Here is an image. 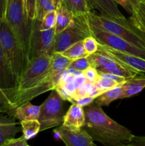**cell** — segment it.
Returning <instances> with one entry per match:
<instances>
[{"instance_id":"obj_1","label":"cell","mask_w":145,"mask_h":146,"mask_svg":"<svg viewBox=\"0 0 145 146\" xmlns=\"http://www.w3.org/2000/svg\"><path fill=\"white\" fill-rule=\"evenodd\" d=\"M85 121L82 129L94 141L107 146H127L134 135L129 129L108 116L95 103L84 107Z\"/></svg>"},{"instance_id":"obj_2","label":"cell","mask_w":145,"mask_h":146,"mask_svg":"<svg viewBox=\"0 0 145 146\" xmlns=\"http://www.w3.org/2000/svg\"><path fill=\"white\" fill-rule=\"evenodd\" d=\"M4 19L25 52L28 61L33 21L27 16L24 0H7Z\"/></svg>"},{"instance_id":"obj_3","label":"cell","mask_w":145,"mask_h":146,"mask_svg":"<svg viewBox=\"0 0 145 146\" xmlns=\"http://www.w3.org/2000/svg\"><path fill=\"white\" fill-rule=\"evenodd\" d=\"M0 45L17 84L28 61L21 44L4 19H0Z\"/></svg>"},{"instance_id":"obj_4","label":"cell","mask_w":145,"mask_h":146,"mask_svg":"<svg viewBox=\"0 0 145 146\" xmlns=\"http://www.w3.org/2000/svg\"><path fill=\"white\" fill-rule=\"evenodd\" d=\"M85 17L88 24L126 39L145 51V34L135 28L132 24H122L92 11L86 14Z\"/></svg>"},{"instance_id":"obj_5","label":"cell","mask_w":145,"mask_h":146,"mask_svg":"<svg viewBox=\"0 0 145 146\" xmlns=\"http://www.w3.org/2000/svg\"><path fill=\"white\" fill-rule=\"evenodd\" d=\"M90 33L85 15L74 16L72 22L62 32L55 34L52 44L46 52L51 56L55 53H62L78 41L90 36Z\"/></svg>"},{"instance_id":"obj_6","label":"cell","mask_w":145,"mask_h":146,"mask_svg":"<svg viewBox=\"0 0 145 146\" xmlns=\"http://www.w3.org/2000/svg\"><path fill=\"white\" fill-rule=\"evenodd\" d=\"M64 101L56 90H51L49 96L40 106L38 121L41 124V131L62 125L65 114Z\"/></svg>"},{"instance_id":"obj_7","label":"cell","mask_w":145,"mask_h":146,"mask_svg":"<svg viewBox=\"0 0 145 146\" xmlns=\"http://www.w3.org/2000/svg\"><path fill=\"white\" fill-rule=\"evenodd\" d=\"M50 61L51 56L44 54L28 61L16 86L15 96L31 88L47 75Z\"/></svg>"},{"instance_id":"obj_8","label":"cell","mask_w":145,"mask_h":146,"mask_svg":"<svg viewBox=\"0 0 145 146\" xmlns=\"http://www.w3.org/2000/svg\"><path fill=\"white\" fill-rule=\"evenodd\" d=\"M90 35L98 41L99 44L107 46L110 48L127 54H132L145 59V51L139 48L126 39L104 31L98 27L88 24Z\"/></svg>"},{"instance_id":"obj_9","label":"cell","mask_w":145,"mask_h":146,"mask_svg":"<svg viewBox=\"0 0 145 146\" xmlns=\"http://www.w3.org/2000/svg\"><path fill=\"white\" fill-rule=\"evenodd\" d=\"M64 72L65 71L62 72H57L49 67L48 73L43 79L36 83L31 88L14 96L13 103L16 108L24 103L31 101L44 93L55 89V87L59 84L60 80Z\"/></svg>"},{"instance_id":"obj_10","label":"cell","mask_w":145,"mask_h":146,"mask_svg":"<svg viewBox=\"0 0 145 146\" xmlns=\"http://www.w3.org/2000/svg\"><path fill=\"white\" fill-rule=\"evenodd\" d=\"M41 21L34 19L31 29L28 52V61L46 54L55 36V28L48 30L40 29ZM28 63V62H27Z\"/></svg>"},{"instance_id":"obj_11","label":"cell","mask_w":145,"mask_h":146,"mask_svg":"<svg viewBox=\"0 0 145 146\" xmlns=\"http://www.w3.org/2000/svg\"><path fill=\"white\" fill-rule=\"evenodd\" d=\"M53 133L55 138L61 139L65 146H98L82 128L72 129L61 125L54 130Z\"/></svg>"},{"instance_id":"obj_12","label":"cell","mask_w":145,"mask_h":146,"mask_svg":"<svg viewBox=\"0 0 145 146\" xmlns=\"http://www.w3.org/2000/svg\"><path fill=\"white\" fill-rule=\"evenodd\" d=\"M98 52L103 54L111 58L137 72L145 73V59L132 54H127L110 48L107 46L98 44Z\"/></svg>"},{"instance_id":"obj_13","label":"cell","mask_w":145,"mask_h":146,"mask_svg":"<svg viewBox=\"0 0 145 146\" xmlns=\"http://www.w3.org/2000/svg\"><path fill=\"white\" fill-rule=\"evenodd\" d=\"M91 9L99 11L100 15L122 24H132L118 9L113 0H87Z\"/></svg>"},{"instance_id":"obj_14","label":"cell","mask_w":145,"mask_h":146,"mask_svg":"<svg viewBox=\"0 0 145 146\" xmlns=\"http://www.w3.org/2000/svg\"><path fill=\"white\" fill-rule=\"evenodd\" d=\"M85 114L83 107L76 104H72L64 115L62 125L72 129L82 128L85 124Z\"/></svg>"},{"instance_id":"obj_15","label":"cell","mask_w":145,"mask_h":146,"mask_svg":"<svg viewBox=\"0 0 145 146\" xmlns=\"http://www.w3.org/2000/svg\"><path fill=\"white\" fill-rule=\"evenodd\" d=\"M13 115L0 114V146L10 138H13L20 131L19 127Z\"/></svg>"},{"instance_id":"obj_16","label":"cell","mask_w":145,"mask_h":146,"mask_svg":"<svg viewBox=\"0 0 145 146\" xmlns=\"http://www.w3.org/2000/svg\"><path fill=\"white\" fill-rule=\"evenodd\" d=\"M121 99L136 95L145 88V76L137 75L132 78H128L121 84Z\"/></svg>"},{"instance_id":"obj_17","label":"cell","mask_w":145,"mask_h":146,"mask_svg":"<svg viewBox=\"0 0 145 146\" xmlns=\"http://www.w3.org/2000/svg\"><path fill=\"white\" fill-rule=\"evenodd\" d=\"M16 87L0 88V114H7L14 116L15 106L13 103L16 94Z\"/></svg>"},{"instance_id":"obj_18","label":"cell","mask_w":145,"mask_h":146,"mask_svg":"<svg viewBox=\"0 0 145 146\" xmlns=\"http://www.w3.org/2000/svg\"><path fill=\"white\" fill-rule=\"evenodd\" d=\"M16 80L10 70L0 45V88L16 87Z\"/></svg>"},{"instance_id":"obj_19","label":"cell","mask_w":145,"mask_h":146,"mask_svg":"<svg viewBox=\"0 0 145 146\" xmlns=\"http://www.w3.org/2000/svg\"><path fill=\"white\" fill-rule=\"evenodd\" d=\"M40 112V106L33 105L28 102L24 103L15 108L14 117L19 121L26 120H38Z\"/></svg>"},{"instance_id":"obj_20","label":"cell","mask_w":145,"mask_h":146,"mask_svg":"<svg viewBox=\"0 0 145 146\" xmlns=\"http://www.w3.org/2000/svg\"><path fill=\"white\" fill-rule=\"evenodd\" d=\"M55 10L56 23L55 26V34H58L70 25V24L72 22L74 15L71 11L63 5L58 7Z\"/></svg>"},{"instance_id":"obj_21","label":"cell","mask_w":145,"mask_h":146,"mask_svg":"<svg viewBox=\"0 0 145 146\" xmlns=\"http://www.w3.org/2000/svg\"><path fill=\"white\" fill-rule=\"evenodd\" d=\"M122 97V86L121 84L112 89L105 91L97 97L94 103L100 106H108L112 101L117 99H121Z\"/></svg>"},{"instance_id":"obj_22","label":"cell","mask_w":145,"mask_h":146,"mask_svg":"<svg viewBox=\"0 0 145 146\" xmlns=\"http://www.w3.org/2000/svg\"><path fill=\"white\" fill-rule=\"evenodd\" d=\"M62 5L74 16H84L92 11L87 0H63Z\"/></svg>"},{"instance_id":"obj_23","label":"cell","mask_w":145,"mask_h":146,"mask_svg":"<svg viewBox=\"0 0 145 146\" xmlns=\"http://www.w3.org/2000/svg\"><path fill=\"white\" fill-rule=\"evenodd\" d=\"M129 20L135 28L145 34V1L142 0L136 6Z\"/></svg>"},{"instance_id":"obj_24","label":"cell","mask_w":145,"mask_h":146,"mask_svg":"<svg viewBox=\"0 0 145 146\" xmlns=\"http://www.w3.org/2000/svg\"><path fill=\"white\" fill-rule=\"evenodd\" d=\"M73 60L67 58L61 53H55L51 56L49 67L57 72H62L69 68L70 64Z\"/></svg>"},{"instance_id":"obj_25","label":"cell","mask_w":145,"mask_h":146,"mask_svg":"<svg viewBox=\"0 0 145 146\" xmlns=\"http://www.w3.org/2000/svg\"><path fill=\"white\" fill-rule=\"evenodd\" d=\"M22 128L23 136L26 141L35 137L41 132V124L38 120H26L20 121Z\"/></svg>"},{"instance_id":"obj_26","label":"cell","mask_w":145,"mask_h":146,"mask_svg":"<svg viewBox=\"0 0 145 146\" xmlns=\"http://www.w3.org/2000/svg\"><path fill=\"white\" fill-rule=\"evenodd\" d=\"M61 54L71 60H75L82 57H87L88 56L84 48L83 41L75 43L66 50L63 51Z\"/></svg>"},{"instance_id":"obj_27","label":"cell","mask_w":145,"mask_h":146,"mask_svg":"<svg viewBox=\"0 0 145 146\" xmlns=\"http://www.w3.org/2000/svg\"><path fill=\"white\" fill-rule=\"evenodd\" d=\"M53 10H55V7L51 0H37L36 19L41 21L45 14Z\"/></svg>"},{"instance_id":"obj_28","label":"cell","mask_w":145,"mask_h":146,"mask_svg":"<svg viewBox=\"0 0 145 146\" xmlns=\"http://www.w3.org/2000/svg\"><path fill=\"white\" fill-rule=\"evenodd\" d=\"M119 84H119L117 81H115V80L111 79V78H107V77L100 76V78L95 83L94 86L98 89L100 90V91H103V92H105V91H108V90L112 89V88L117 86Z\"/></svg>"},{"instance_id":"obj_29","label":"cell","mask_w":145,"mask_h":146,"mask_svg":"<svg viewBox=\"0 0 145 146\" xmlns=\"http://www.w3.org/2000/svg\"><path fill=\"white\" fill-rule=\"evenodd\" d=\"M56 23V10H53L47 13L40 23V29L48 30L55 28Z\"/></svg>"},{"instance_id":"obj_30","label":"cell","mask_w":145,"mask_h":146,"mask_svg":"<svg viewBox=\"0 0 145 146\" xmlns=\"http://www.w3.org/2000/svg\"><path fill=\"white\" fill-rule=\"evenodd\" d=\"M90 66V64L88 61L87 57H82V58L73 60L70 64L69 68H71L75 71H78L80 73H82Z\"/></svg>"},{"instance_id":"obj_31","label":"cell","mask_w":145,"mask_h":146,"mask_svg":"<svg viewBox=\"0 0 145 146\" xmlns=\"http://www.w3.org/2000/svg\"><path fill=\"white\" fill-rule=\"evenodd\" d=\"M98 44L99 43L98 42V41L92 36H90L83 40L84 48L88 56L98 51Z\"/></svg>"},{"instance_id":"obj_32","label":"cell","mask_w":145,"mask_h":146,"mask_svg":"<svg viewBox=\"0 0 145 146\" xmlns=\"http://www.w3.org/2000/svg\"><path fill=\"white\" fill-rule=\"evenodd\" d=\"M115 3L122 6L129 14H132L134 9L142 0H113Z\"/></svg>"},{"instance_id":"obj_33","label":"cell","mask_w":145,"mask_h":146,"mask_svg":"<svg viewBox=\"0 0 145 146\" xmlns=\"http://www.w3.org/2000/svg\"><path fill=\"white\" fill-rule=\"evenodd\" d=\"M37 0H25V7L27 16L31 20L36 19Z\"/></svg>"},{"instance_id":"obj_34","label":"cell","mask_w":145,"mask_h":146,"mask_svg":"<svg viewBox=\"0 0 145 146\" xmlns=\"http://www.w3.org/2000/svg\"><path fill=\"white\" fill-rule=\"evenodd\" d=\"M82 74H83L84 76H85L86 81L91 83V84H95V83L98 80V78H100V75L99 74H98V71L92 66L89 67L88 69H86L85 71H83V72H82Z\"/></svg>"},{"instance_id":"obj_35","label":"cell","mask_w":145,"mask_h":146,"mask_svg":"<svg viewBox=\"0 0 145 146\" xmlns=\"http://www.w3.org/2000/svg\"><path fill=\"white\" fill-rule=\"evenodd\" d=\"M95 97L90 96H87L78 97V98H72L71 101V103L78 104V105L81 106L85 107L86 106L92 104L94 102V101H95Z\"/></svg>"},{"instance_id":"obj_36","label":"cell","mask_w":145,"mask_h":146,"mask_svg":"<svg viewBox=\"0 0 145 146\" xmlns=\"http://www.w3.org/2000/svg\"><path fill=\"white\" fill-rule=\"evenodd\" d=\"M127 146H145V136L134 135Z\"/></svg>"},{"instance_id":"obj_37","label":"cell","mask_w":145,"mask_h":146,"mask_svg":"<svg viewBox=\"0 0 145 146\" xmlns=\"http://www.w3.org/2000/svg\"><path fill=\"white\" fill-rule=\"evenodd\" d=\"M20 141H21V137H19L18 138H10V139H8L7 141H6L1 145V146H18Z\"/></svg>"},{"instance_id":"obj_38","label":"cell","mask_w":145,"mask_h":146,"mask_svg":"<svg viewBox=\"0 0 145 146\" xmlns=\"http://www.w3.org/2000/svg\"><path fill=\"white\" fill-rule=\"evenodd\" d=\"M7 0H0V19H4Z\"/></svg>"},{"instance_id":"obj_39","label":"cell","mask_w":145,"mask_h":146,"mask_svg":"<svg viewBox=\"0 0 145 146\" xmlns=\"http://www.w3.org/2000/svg\"><path fill=\"white\" fill-rule=\"evenodd\" d=\"M51 1L53 2V5L55 6V9H56L58 7H61V5L63 4V0H51Z\"/></svg>"},{"instance_id":"obj_40","label":"cell","mask_w":145,"mask_h":146,"mask_svg":"<svg viewBox=\"0 0 145 146\" xmlns=\"http://www.w3.org/2000/svg\"><path fill=\"white\" fill-rule=\"evenodd\" d=\"M18 146H30V145H28V143H27V141L22 135V136H21V141H20L19 145H18Z\"/></svg>"},{"instance_id":"obj_41","label":"cell","mask_w":145,"mask_h":146,"mask_svg":"<svg viewBox=\"0 0 145 146\" xmlns=\"http://www.w3.org/2000/svg\"><path fill=\"white\" fill-rule=\"evenodd\" d=\"M24 4H25V0H24Z\"/></svg>"},{"instance_id":"obj_42","label":"cell","mask_w":145,"mask_h":146,"mask_svg":"<svg viewBox=\"0 0 145 146\" xmlns=\"http://www.w3.org/2000/svg\"><path fill=\"white\" fill-rule=\"evenodd\" d=\"M143 1H145V0H143Z\"/></svg>"}]
</instances>
